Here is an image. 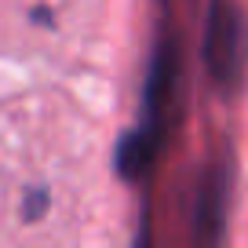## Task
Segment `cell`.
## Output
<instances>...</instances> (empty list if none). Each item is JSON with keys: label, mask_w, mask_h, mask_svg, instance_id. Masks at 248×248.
<instances>
[{"label": "cell", "mask_w": 248, "mask_h": 248, "mask_svg": "<svg viewBox=\"0 0 248 248\" xmlns=\"http://www.w3.org/2000/svg\"><path fill=\"white\" fill-rule=\"evenodd\" d=\"M157 150H161V128H150V124H135L121 135L113 150V171L121 183H135L150 171Z\"/></svg>", "instance_id": "3957f363"}, {"label": "cell", "mask_w": 248, "mask_h": 248, "mask_svg": "<svg viewBox=\"0 0 248 248\" xmlns=\"http://www.w3.org/2000/svg\"><path fill=\"white\" fill-rule=\"evenodd\" d=\"M47 208H51V190L47 186H30L22 197V219L26 223H37Z\"/></svg>", "instance_id": "277c9868"}, {"label": "cell", "mask_w": 248, "mask_h": 248, "mask_svg": "<svg viewBox=\"0 0 248 248\" xmlns=\"http://www.w3.org/2000/svg\"><path fill=\"white\" fill-rule=\"evenodd\" d=\"M135 248H150V230H146V223H142L139 233H135Z\"/></svg>", "instance_id": "8992f818"}, {"label": "cell", "mask_w": 248, "mask_h": 248, "mask_svg": "<svg viewBox=\"0 0 248 248\" xmlns=\"http://www.w3.org/2000/svg\"><path fill=\"white\" fill-rule=\"evenodd\" d=\"M33 22H37V26H55V22H51V11H47V8H33Z\"/></svg>", "instance_id": "5b68a950"}, {"label": "cell", "mask_w": 248, "mask_h": 248, "mask_svg": "<svg viewBox=\"0 0 248 248\" xmlns=\"http://www.w3.org/2000/svg\"><path fill=\"white\" fill-rule=\"evenodd\" d=\"M230 183H233L230 157L204 168L201 183H197V197H194V245L197 248H223L226 212H230Z\"/></svg>", "instance_id": "7a4b0ae2"}, {"label": "cell", "mask_w": 248, "mask_h": 248, "mask_svg": "<svg viewBox=\"0 0 248 248\" xmlns=\"http://www.w3.org/2000/svg\"><path fill=\"white\" fill-rule=\"evenodd\" d=\"M204 66L223 95L241 88V11L233 0H212L204 26Z\"/></svg>", "instance_id": "6da1fadb"}]
</instances>
